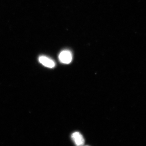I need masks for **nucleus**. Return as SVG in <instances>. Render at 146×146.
I'll return each instance as SVG.
<instances>
[{
  "label": "nucleus",
  "instance_id": "f257e3e1",
  "mask_svg": "<svg viewBox=\"0 0 146 146\" xmlns=\"http://www.w3.org/2000/svg\"><path fill=\"white\" fill-rule=\"evenodd\" d=\"M59 58L60 61L62 63L66 64L70 63L72 59V53L68 50H63L60 54Z\"/></svg>",
  "mask_w": 146,
  "mask_h": 146
},
{
  "label": "nucleus",
  "instance_id": "f03ea898",
  "mask_svg": "<svg viewBox=\"0 0 146 146\" xmlns=\"http://www.w3.org/2000/svg\"><path fill=\"white\" fill-rule=\"evenodd\" d=\"M39 61L42 64L48 68H53L55 66V63L54 61L45 56H40Z\"/></svg>",
  "mask_w": 146,
  "mask_h": 146
},
{
  "label": "nucleus",
  "instance_id": "7ed1b4c3",
  "mask_svg": "<svg viewBox=\"0 0 146 146\" xmlns=\"http://www.w3.org/2000/svg\"><path fill=\"white\" fill-rule=\"evenodd\" d=\"M72 138L76 145L81 146L84 143V139L79 132H74L72 135Z\"/></svg>",
  "mask_w": 146,
  "mask_h": 146
}]
</instances>
